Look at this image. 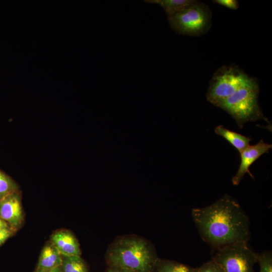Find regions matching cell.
Segmentation results:
<instances>
[{"label": "cell", "mask_w": 272, "mask_h": 272, "mask_svg": "<svg viewBox=\"0 0 272 272\" xmlns=\"http://www.w3.org/2000/svg\"><path fill=\"white\" fill-rule=\"evenodd\" d=\"M192 218L202 239L213 251L250 238L248 216L239 202L225 194L213 203L192 209Z\"/></svg>", "instance_id": "1"}, {"label": "cell", "mask_w": 272, "mask_h": 272, "mask_svg": "<svg viewBox=\"0 0 272 272\" xmlns=\"http://www.w3.org/2000/svg\"><path fill=\"white\" fill-rule=\"evenodd\" d=\"M106 259L111 267L128 272H155L161 262L150 243L132 236L114 241L107 250Z\"/></svg>", "instance_id": "2"}, {"label": "cell", "mask_w": 272, "mask_h": 272, "mask_svg": "<svg viewBox=\"0 0 272 272\" xmlns=\"http://www.w3.org/2000/svg\"><path fill=\"white\" fill-rule=\"evenodd\" d=\"M258 83L256 79L251 78L246 84L216 106L231 115L240 128L249 121L260 119L267 121L258 104Z\"/></svg>", "instance_id": "3"}, {"label": "cell", "mask_w": 272, "mask_h": 272, "mask_svg": "<svg viewBox=\"0 0 272 272\" xmlns=\"http://www.w3.org/2000/svg\"><path fill=\"white\" fill-rule=\"evenodd\" d=\"M171 28L181 35L199 36L211 28L212 12L208 5L197 1L168 17Z\"/></svg>", "instance_id": "4"}, {"label": "cell", "mask_w": 272, "mask_h": 272, "mask_svg": "<svg viewBox=\"0 0 272 272\" xmlns=\"http://www.w3.org/2000/svg\"><path fill=\"white\" fill-rule=\"evenodd\" d=\"M251 78L236 66H222L215 73L210 82L207 99L216 106L231 96Z\"/></svg>", "instance_id": "5"}, {"label": "cell", "mask_w": 272, "mask_h": 272, "mask_svg": "<svg viewBox=\"0 0 272 272\" xmlns=\"http://www.w3.org/2000/svg\"><path fill=\"white\" fill-rule=\"evenodd\" d=\"M257 258V253L248 247L247 243L240 242L214 250L212 259L224 272H255Z\"/></svg>", "instance_id": "6"}, {"label": "cell", "mask_w": 272, "mask_h": 272, "mask_svg": "<svg viewBox=\"0 0 272 272\" xmlns=\"http://www.w3.org/2000/svg\"><path fill=\"white\" fill-rule=\"evenodd\" d=\"M271 147V144L266 143L263 140H260L256 145L248 146L240 153L241 162L237 172L232 179L233 184L238 185L244 175L247 173L254 178L249 170L250 167L263 154L268 153Z\"/></svg>", "instance_id": "7"}, {"label": "cell", "mask_w": 272, "mask_h": 272, "mask_svg": "<svg viewBox=\"0 0 272 272\" xmlns=\"http://www.w3.org/2000/svg\"><path fill=\"white\" fill-rule=\"evenodd\" d=\"M0 217L14 231L21 225L24 216L19 191L0 200Z\"/></svg>", "instance_id": "8"}, {"label": "cell", "mask_w": 272, "mask_h": 272, "mask_svg": "<svg viewBox=\"0 0 272 272\" xmlns=\"http://www.w3.org/2000/svg\"><path fill=\"white\" fill-rule=\"evenodd\" d=\"M50 242L59 253L63 256H80L81 249L78 241L70 231L60 230L51 236Z\"/></svg>", "instance_id": "9"}, {"label": "cell", "mask_w": 272, "mask_h": 272, "mask_svg": "<svg viewBox=\"0 0 272 272\" xmlns=\"http://www.w3.org/2000/svg\"><path fill=\"white\" fill-rule=\"evenodd\" d=\"M61 255L50 242L42 249L39 256L36 272H44L60 266Z\"/></svg>", "instance_id": "10"}, {"label": "cell", "mask_w": 272, "mask_h": 272, "mask_svg": "<svg viewBox=\"0 0 272 272\" xmlns=\"http://www.w3.org/2000/svg\"><path fill=\"white\" fill-rule=\"evenodd\" d=\"M215 131L216 134L223 137L229 142L239 153L250 145L251 139L249 137L229 130L222 125L217 126Z\"/></svg>", "instance_id": "11"}, {"label": "cell", "mask_w": 272, "mask_h": 272, "mask_svg": "<svg viewBox=\"0 0 272 272\" xmlns=\"http://www.w3.org/2000/svg\"><path fill=\"white\" fill-rule=\"evenodd\" d=\"M194 0H145V2L160 5L165 11L168 17L182 11Z\"/></svg>", "instance_id": "12"}, {"label": "cell", "mask_w": 272, "mask_h": 272, "mask_svg": "<svg viewBox=\"0 0 272 272\" xmlns=\"http://www.w3.org/2000/svg\"><path fill=\"white\" fill-rule=\"evenodd\" d=\"M62 272H88L87 265L80 256L61 255Z\"/></svg>", "instance_id": "13"}, {"label": "cell", "mask_w": 272, "mask_h": 272, "mask_svg": "<svg viewBox=\"0 0 272 272\" xmlns=\"http://www.w3.org/2000/svg\"><path fill=\"white\" fill-rule=\"evenodd\" d=\"M19 189L17 183L0 170V200L11 193L19 191Z\"/></svg>", "instance_id": "14"}, {"label": "cell", "mask_w": 272, "mask_h": 272, "mask_svg": "<svg viewBox=\"0 0 272 272\" xmlns=\"http://www.w3.org/2000/svg\"><path fill=\"white\" fill-rule=\"evenodd\" d=\"M193 267L171 260H164L160 263L157 272H193Z\"/></svg>", "instance_id": "15"}, {"label": "cell", "mask_w": 272, "mask_h": 272, "mask_svg": "<svg viewBox=\"0 0 272 272\" xmlns=\"http://www.w3.org/2000/svg\"><path fill=\"white\" fill-rule=\"evenodd\" d=\"M257 262L259 265V272H272V254L269 250L257 253Z\"/></svg>", "instance_id": "16"}, {"label": "cell", "mask_w": 272, "mask_h": 272, "mask_svg": "<svg viewBox=\"0 0 272 272\" xmlns=\"http://www.w3.org/2000/svg\"><path fill=\"white\" fill-rule=\"evenodd\" d=\"M193 272H224L221 267L214 260L204 263L199 267L193 268Z\"/></svg>", "instance_id": "17"}, {"label": "cell", "mask_w": 272, "mask_h": 272, "mask_svg": "<svg viewBox=\"0 0 272 272\" xmlns=\"http://www.w3.org/2000/svg\"><path fill=\"white\" fill-rule=\"evenodd\" d=\"M213 2L233 10L239 7V3L236 0H214Z\"/></svg>", "instance_id": "18"}, {"label": "cell", "mask_w": 272, "mask_h": 272, "mask_svg": "<svg viewBox=\"0 0 272 272\" xmlns=\"http://www.w3.org/2000/svg\"><path fill=\"white\" fill-rule=\"evenodd\" d=\"M14 230L10 226L0 229V246L12 236Z\"/></svg>", "instance_id": "19"}, {"label": "cell", "mask_w": 272, "mask_h": 272, "mask_svg": "<svg viewBox=\"0 0 272 272\" xmlns=\"http://www.w3.org/2000/svg\"><path fill=\"white\" fill-rule=\"evenodd\" d=\"M107 272H128V271L123 270V269H121L119 268L111 267L109 269H108Z\"/></svg>", "instance_id": "20"}, {"label": "cell", "mask_w": 272, "mask_h": 272, "mask_svg": "<svg viewBox=\"0 0 272 272\" xmlns=\"http://www.w3.org/2000/svg\"><path fill=\"white\" fill-rule=\"evenodd\" d=\"M10 226L8 224L0 217V229Z\"/></svg>", "instance_id": "21"}, {"label": "cell", "mask_w": 272, "mask_h": 272, "mask_svg": "<svg viewBox=\"0 0 272 272\" xmlns=\"http://www.w3.org/2000/svg\"><path fill=\"white\" fill-rule=\"evenodd\" d=\"M44 272H62L60 266H58L53 268L50 270L44 271Z\"/></svg>", "instance_id": "22"}]
</instances>
